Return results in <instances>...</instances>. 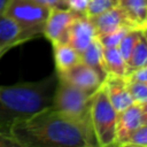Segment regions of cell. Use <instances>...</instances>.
Wrapping results in <instances>:
<instances>
[{
  "label": "cell",
  "mask_w": 147,
  "mask_h": 147,
  "mask_svg": "<svg viewBox=\"0 0 147 147\" xmlns=\"http://www.w3.org/2000/svg\"><path fill=\"white\" fill-rule=\"evenodd\" d=\"M118 6L132 26L140 29L147 28L146 0H118Z\"/></svg>",
  "instance_id": "cell-13"
},
{
  "label": "cell",
  "mask_w": 147,
  "mask_h": 147,
  "mask_svg": "<svg viewBox=\"0 0 147 147\" xmlns=\"http://www.w3.org/2000/svg\"><path fill=\"white\" fill-rule=\"evenodd\" d=\"M118 5V0H88L85 14L87 17L98 15Z\"/></svg>",
  "instance_id": "cell-22"
},
{
  "label": "cell",
  "mask_w": 147,
  "mask_h": 147,
  "mask_svg": "<svg viewBox=\"0 0 147 147\" xmlns=\"http://www.w3.org/2000/svg\"><path fill=\"white\" fill-rule=\"evenodd\" d=\"M56 72L64 71L80 61L79 53L67 42H53Z\"/></svg>",
  "instance_id": "cell-15"
},
{
  "label": "cell",
  "mask_w": 147,
  "mask_h": 147,
  "mask_svg": "<svg viewBox=\"0 0 147 147\" xmlns=\"http://www.w3.org/2000/svg\"><path fill=\"white\" fill-rule=\"evenodd\" d=\"M90 114L93 133L98 146H114L117 111L109 102L102 86H100L92 95Z\"/></svg>",
  "instance_id": "cell-4"
},
{
  "label": "cell",
  "mask_w": 147,
  "mask_h": 147,
  "mask_svg": "<svg viewBox=\"0 0 147 147\" xmlns=\"http://www.w3.org/2000/svg\"><path fill=\"white\" fill-rule=\"evenodd\" d=\"M101 86L103 87L109 102L117 113L134 102L127 91L124 77H115L107 75Z\"/></svg>",
  "instance_id": "cell-11"
},
{
  "label": "cell",
  "mask_w": 147,
  "mask_h": 147,
  "mask_svg": "<svg viewBox=\"0 0 147 147\" xmlns=\"http://www.w3.org/2000/svg\"><path fill=\"white\" fill-rule=\"evenodd\" d=\"M146 32V29H140V28H131L122 38V40L119 41V44L117 45V48L119 51V53L122 54V56L124 57V60L127 59V56L130 55L131 51L133 49L134 45L137 44V41L139 40L140 36Z\"/></svg>",
  "instance_id": "cell-18"
},
{
  "label": "cell",
  "mask_w": 147,
  "mask_h": 147,
  "mask_svg": "<svg viewBox=\"0 0 147 147\" xmlns=\"http://www.w3.org/2000/svg\"><path fill=\"white\" fill-rule=\"evenodd\" d=\"M95 37L96 34L92 22L86 14H80L69 26L67 44H69L80 54L92 42V40L95 39Z\"/></svg>",
  "instance_id": "cell-9"
},
{
  "label": "cell",
  "mask_w": 147,
  "mask_h": 147,
  "mask_svg": "<svg viewBox=\"0 0 147 147\" xmlns=\"http://www.w3.org/2000/svg\"><path fill=\"white\" fill-rule=\"evenodd\" d=\"M0 147H18V144L11 137L8 126L0 125Z\"/></svg>",
  "instance_id": "cell-23"
},
{
  "label": "cell",
  "mask_w": 147,
  "mask_h": 147,
  "mask_svg": "<svg viewBox=\"0 0 147 147\" xmlns=\"http://www.w3.org/2000/svg\"><path fill=\"white\" fill-rule=\"evenodd\" d=\"M3 13L21 26L23 40L26 41L42 34L49 8L33 0H8Z\"/></svg>",
  "instance_id": "cell-5"
},
{
  "label": "cell",
  "mask_w": 147,
  "mask_h": 147,
  "mask_svg": "<svg viewBox=\"0 0 147 147\" xmlns=\"http://www.w3.org/2000/svg\"><path fill=\"white\" fill-rule=\"evenodd\" d=\"M39 5H42L49 9L53 8H64L63 6V0H33ZM65 9V8H64Z\"/></svg>",
  "instance_id": "cell-26"
},
{
  "label": "cell",
  "mask_w": 147,
  "mask_h": 147,
  "mask_svg": "<svg viewBox=\"0 0 147 147\" xmlns=\"http://www.w3.org/2000/svg\"><path fill=\"white\" fill-rule=\"evenodd\" d=\"M131 28L132 26H122V28H118V29H116V30H114V31H111L109 33L98 36L96 38L99 39L100 44L103 47H117V45L119 44V41L124 37V34Z\"/></svg>",
  "instance_id": "cell-20"
},
{
  "label": "cell",
  "mask_w": 147,
  "mask_h": 147,
  "mask_svg": "<svg viewBox=\"0 0 147 147\" xmlns=\"http://www.w3.org/2000/svg\"><path fill=\"white\" fill-rule=\"evenodd\" d=\"M88 0H63L65 9H70L77 13H85Z\"/></svg>",
  "instance_id": "cell-25"
},
{
  "label": "cell",
  "mask_w": 147,
  "mask_h": 147,
  "mask_svg": "<svg viewBox=\"0 0 147 147\" xmlns=\"http://www.w3.org/2000/svg\"><path fill=\"white\" fill-rule=\"evenodd\" d=\"M80 14L70 9L64 8H53L49 9L47 20L44 25L42 34L53 42H67L68 41V30L72 21Z\"/></svg>",
  "instance_id": "cell-7"
},
{
  "label": "cell",
  "mask_w": 147,
  "mask_h": 147,
  "mask_svg": "<svg viewBox=\"0 0 147 147\" xmlns=\"http://www.w3.org/2000/svg\"><path fill=\"white\" fill-rule=\"evenodd\" d=\"M102 51H103V46L100 44L99 39L95 37V39H93L92 42L79 54L80 61L87 64L90 68H92L98 74L101 82H103L107 77V72L103 67Z\"/></svg>",
  "instance_id": "cell-14"
},
{
  "label": "cell",
  "mask_w": 147,
  "mask_h": 147,
  "mask_svg": "<svg viewBox=\"0 0 147 147\" xmlns=\"http://www.w3.org/2000/svg\"><path fill=\"white\" fill-rule=\"evenodd\" d=\"M147 124V103L133 102L116 115V136L114 146H119L130 133Z\"/></svg>",
  "instance_id": "cell-6"
},
{
  "label": "cell",
  "mask_w": 147,
  "mask_h": 147,
  "mask_svg": "<svg viewBox=\"0 0 147 147\" xmlns=\"http://www.w3.org/2000/svg\"><path fill=\"white\" fill-rule=\"evenodd\" d=\"M146 64H147V40H146V32H144L140 36L137 44L134 45L130 55L125 60L126 74L140 67H145Z\"/></svg>",
  "instance_id": "cell-17"
},
{
  "label": "cell",
  "mask_w": 147,
  "mask_h": 147,
  "mask_svg": "<svg viewBox=\"0 0 147 147\" xmlns=\"http://www.w3.org/2000/svg\"><path fill=\"white\" fill-rule=\"evenodd\" d=\"M24 42L21 26L5 13L0 14V54L13 46Z\"/></svg>",
  "instance_id": "cell-12"
},
{
  "label": "cell",
  "mask_w": 147,
  "mask_h": 147,
  "mask_svg": "<svg viewBox=\"0 0 147 147\" xmlns=\"http://www.w3.org/2000/svg\"><path fill=\"white\" fill-rule=\"evenodd\" d=\"M124 78L127 80H132V82L147 83V68H146V65L130 71L129 74H126V76Z\"/></svg>",
  "instance_id": "cell-24"
},
{
  "label": "cell",
  "mask_w": 147,
  "mask_h": 147,
  "mask_svg": "<svg viewBox=\"0 0 147 147\" xmlns=\"http://www.w3.org/2000/svg\"><path fill=\"white\" fill-rule=\"evenodd\" d=\"M121 147H147V124L141 125L119 144Z\"/></svg>",
  "instance_id": "cell-19"
},
{
  "label": "cell",
  "mask_w": 147,
  "mask_h": 147,
  "mask_svg": "<svg viewBox=\"0 0 147 147\" xmlns=\"http://www.w3.org/2000/svg\"><path fill=\"white\" fill-rule=\"evenodd\" d=\"M88 18L94 26L96 37L101 36V34L109 33V32H111L118 28H122V26H132L131 23L129 22L127 17L125 16L124 11L119 8L118 5L106 10V11H102L98 15L91 16ZM132 28H134V26H132Z\"/></svg>",
  "instance_id": "cell-10"
},
{
  "label": "cell",
  "mask_w": 147,
  "mask_h": 147,
  "mask_svg": "<svg viewBox=\"0 0 147 147\" xmlns=\"http://www.w3.org/2000/svg\"><path fill=\"white\" fill-rule=\"evenodd\" d=\"M8 0H0V14L3 13L5 8H6V5H7Z\"/></svg>",
  "instance_id": "cell-27"
},
{
  "label": "cell",
  "mask_w": 147,
  "mask_h": 147,
  "mask_svg": "<svg viewBox=\"0 0 147 147\" xmlns=\"http://www.w3.org/2000/svg\"><path fill=\"white\" fill-rule=\"evenodd\" d=\"M57 82L56 72L37 82L0 85V125L8 126L52 106Z\"/></svg>",
  "instance_id": "cell-2"
},
{
  "label": "cell",
  "mask_w": 147,
  "mask_h": 147,
  "mask_svg": "<svg viewBox=\"0 0 147 147\" xmlns=\"http://www.w3.org/2000/svg\"><path fill=\"white\" fill-rule=\"evenodd\" d=\"M9 130L20 147L98 146L92 130L52 106L14 122Z\"/></svg>",
  "instance_id": "cell-1"
},
{
  "label": "cell",
  "mask_w": 147,
  "mask_h": 147,
  "mask_svg": "<svg viewBox=\"0 0 147 147\" xmlns=\"http://www.w3.org/2000/svg\"><path fill=\"white\" fill-rule=\"evenodd\" d=\"M92 95L93 94L74 86L65 79L57 76L52 107L65 114L67 116L80 122L87 129L93 131L90 114Z\"/></svg>",
  "instance_id": "cell-3"
},
{
  "label": "cell",
  "mask_w": 147,
  "mask_h": 147,
  "mask_svg": "<svg viewBox=\"0 0 147 147\" xmlns=\"http://www.w3.org/2000/svg\"><path fill=\"white\" fill-rule=\"evenodd\" d=\"M56 75L65 79L74 86L91 94H93L102 84L98 74L82 61L77 62L64 71L56 72Z\"/></svg>",
  "instance_id": "cell-8"
},
{
  "label": "cell",
  "mask_w": 147,
  "mask_h": 147,
  "mask_svg": "<svg viewBox=\"0 0 147 147\" xmlns=\"http://www.w3.org/2000/svg\"><path fill=\"white\" fill-rule=\"evenodd\" d=\"M127 91L134 102L147 103V83L132 82L125 79Z\"/></svg>",
  "instance_id": "cell-21"
},
{
  "label": "cell",
  "mask_w": 147,
  "mask_h": 147,
  "mask_svg": "<svg viewBox=\"0 0 147 147\" xmlns=\"http://www.w3.org/2000/svg\"><path fill=\"white\" fill-rule=\"evenodd\" d=\"M103 67L107 75L115 77H125L126 65L125 60L117 47H103L102 51Z\"/></svg>",
  "instance_id": "cell-16"
},
{
  "label": "cell",
  "mask_w": 147,
  "mask_h": 147,
  "mask_svg": "<svg viewBox=\"0 0 147 147\" xmlns=\"http://www.w3.org/2000/svg\"><path fill=\"white\" fill-rule=\"evenodd\" d=\"M0 56H1V54H0Z\"/></svg>",
  "instance_id": "cell-28"
}]
</instances>
